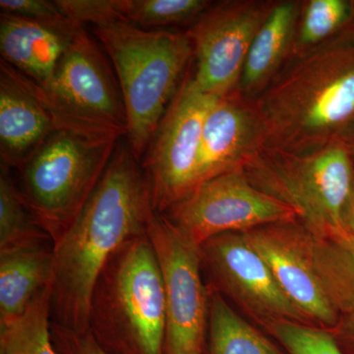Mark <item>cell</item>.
<instances>
[{"label": "cell", "mask_w": 354, "mask_h": 354, "mask_svg": "<svg viewBox=\"0 0 354 354\" xmlns=\"http://www.w3.org/2000/svg\"><path fill=\"white\" fill-rule=\"evenodd\" d=\"M139 162L128 143L118 142L82 211L53 244V323L88 330L93 293L102 270L120 247L147 234L156 211L148 176Z\"/></svg>", "instance_id": "cell-1"}, {"label": "cell", "mask_w": 354, "mask_h": 354, "mask_svg": "<svg viewBox=\"0 0 354 354\" xmlns=\"http://www.w3.org/2000/svg\"><path fill=\"white\" fill-rule=\"evenodd\" d=\"M265 147L305 153L346 144L354 135V31L291 55L252 100Z\"/></svg>", "instance_id": "cell-2"}, {"label": "cell", "mask_w": 354, "mask_h": 354, "mask_svg": "<svg viewBox=\"0 0 354 354\" xmlns=\"http://www.w3.org/2000/svg\"><path fill=\"white\" fill-rule=\"evenodd\" d=\"M88 330L111 354H167L164 283L148 234L127 242L102 270Z\"/></svg>", "instance_id": "cell-3"}, {"label": "cell", "mask_w": 354, "mask_h": 354, "mask_svg": "<svg viewBox=\"0 0 354 354\" xmlns=\"http://www.w3.org/2000/svg\"><path fill=\"white\" fill-rule=\"evenodd\" d=\"M115 70L128 120L127 140L144 158L194 57L188 32L146 30L120 22L93 29Z\"/></svg>", "instance_id": "cell-4"}, {"label": "cell", "mask_w": 354, "mask_h": 354, "mask_svg": "<svg viewBox=\"0 0 354 354\" xmlns=\"http://www.w3.org/2000/svg\"><path fill=\"white\" fill-rule=\"evenodd\" d=\"M242 171L258 189L295 209L297 221L313 236L346 235L344 216L354 176L346 144L305 153L264 147Z\"/></svg>", "instance_id": "cell-5"}, {"label": "cell", "mask_w": 354, "mask_h": 354, "mask_svg": "<svg viewBox=\"0 0 354 354\" xmlns=\"http://www.w3.org/2000/svg\"><path fill=\"white\" fill-rule=\"evenodd\" d=\"M118 142L59 130L21 167L23 194L53 244L82 211Z\"/></svg>", "instance_id": "cell-6"}, {"label": "cell", "mask_w": 354, "mask_h": 354, "mask_svg": "<svg viewBox=\"0 0 354 354\" xmlns=\"http://www.w3.org/2000/svg\"><path fill=\"white\" fill-rule=\"evenodd\" d=\"M41 87L59 130L100 138L127 136V109L118 78L83 27L77 30L50 80Z\"/></svg>", "instance_id": "cell-7"}, {"label": "cell", "mask_w": 354, "mask_h": 354, "mask_svg": "<svg viewBox=\"0 0 354 354\" xmlns=\"http://www.w3.org/2000/svg\"><path fill=\"white\" fill-rule=\"evenodd\" d=\"M218 97L207 94L187 73L144 156L153 209L167 214L196 189L203 127Z\"/></svg>", "instance_id": "cell-8"}, {"label": "cell", "mask_w": 354, "mask_h": 354, "mask_svg": "<svg viewBox=\"0 0 354 354\" xmlns=\"http://www.w3.org/2000/svg\"><path fill=\"white\" fill-rule=\"evenodd\" d=\"M149 239L162 272L167 306V354H204L209 290L202 281L200 246L165 214L155 212Z\"/></svg>", "instance_id": "cell-9"}, {"label": "cell", "mask_w": 354, "mask_h": 354, "mask_svg": "<svg viewBox=\"0 0 354 354\" xmlns=\"http://www.w3.org/2000/svg\"><path fill=\"white\" fill-rule=\"evenodd\" d=\"M277 1L228 0L213 4L188 30L198 87L225 97L239 88L251 44Z\"/></svg>", "instance_id": "cell-10"}, {"label": "cell", "mask_w": 354, "mask_h": 354, "mask_svg": "<svg viewBox=\"0 0 354 354\" xmlns=\"http://www.w3.org/2000/svg\"><path fill=\"white\" fill-rule=\"evenodd\" d=\"M165 215L198 246L225 232L297 221L295 209L258 189L242 171L202 183Z\"/></svg>", "instance_id": "cell-11"}, {"label": "cell", "mask_w": 354, "mask_h": 354, "mask_svg": "<svg viewBox=\"0 0 354 354\" xmlns=\"http://www.w3.org/2000/svg\"><path fill=\"white\" fill-rule=\"evenodd\" d=\"M200 252L214 288L267 332L279 322L314 326L281 290L265 261L241 232L216 235L200 245Z\"/></svg>", "instance_id": "cell-12"}, {"label": "cell", "mask_w": 354, "mask_h": 354, "mask_svg": "<svg viewBox=\"0 0 354 354\" xmlns=\"http://www.w3.org/2000/svg\"><path fill=\"white\" fill-rule=\"evenodd\" d=\"M241 232L265 261L288 299L315 327L334 328L339 314L330 304L314 269L308 230L295 221L269 223Z\"/></svg>", "instance_id": "cell-13"}, {"label": "cell", "mask_w": 354, "mask_h": 354, "mask_svg": "<svg viewBox=\"0 0 354 354\" xmlns=\"http://www.w3.org/2000/svg\"><path fill=\"white\" fill-rule=\"evenodd\" d=\"M264 147V130L252 100L237 91L218 97L203 127L196 189L221 174L242 171Z\"/></svg>", "instance_id": "cell-14"}, {"label": "cell", "mask_w": 354, "mask_h": 354, "mask_svg": "<svg viewBox=\"0 0 354 354\" xmlns=\"http://www.w3.org/2000/svg\"><path fill=\"white\" fill-rule=\"evenodd\" d=\"M55 131L57 118L41 86L1 60V165L21 169Z\"/></svg>", "instance_id": "cell-15"}, {"label": "cell", "mask_w": 354, "mask_h": 354, "mask_svg": "<svg viewBox=\"0 0 354 354\" xmlns=\"http://www.w3.org/2000/svg\"><path fill=\"white\" fill-rule=\"evenodd\" d=\"M80 27H58L1 13V60L39 85H46Z\"/></svg>", "instance_id": "cell-16"}, {"label": "cell", "mask_w": 354, "mask_h": 354, "mask_svg": "<svg viewBox=\"0 0 354 354\" xmlns=\"http://www.w3.org/2000/svg\"><path fill=\"white\" fill-rule=\"evenodd\" d=\"M302 2L277 1L247 55L236 90L242 97L249 100L258 97L290 58Z\"/></svg>", "instance_id": "cell-17"}, {"label": "cell", "mask_w": 354, "mask_h": 354, "mask_svg": "<svg viewBox=\"0 0 354 354\" xmlns=\"http://www.w3.org/2000/svg\"><path fill=\"white\" fill-rule=\"evenodd\" d=\"M48 239L0 250V325L22 315L34 298L50 286L53 254Z\"/></svg>", "instance_id": "cell-18"}, {"label": "cell", "mask_w": 354, "mask_h": 354, "mask_svg": "<svg viewBox=\"0 0 354 354\" xmlns=\"http://www.w3.org/2000/svg\"><path fill=\"white\" fill-rule=\"evenodd\" d=\"M309 248L332 306L339 315L354 311V239L348 235L318 239L310 234Z\"/></svg>", "instance_id": "cell-19"}, {"label": "cell", "mask_w": 354, "mask_h": 354, "mask_svg": "<svg viewBox=\"0 0 354 354\" xmlns=\"http://www.w3.org/2000/svg\"><path fill=\"white\" fill-rule=\"evenodd\" d=\"M208 354H288L232 308L216 288L209 290Z\"/></svg>", "instance_id": "cell-20"}, {"label": "cell", "mask_w": 354, "mask_h": 354, "mask_svg": "<svg viewBox=\"0 0 354 354\" xmlns=\"http://www.w3.org/2000/svg\"><path fill=\"white\" fill-rule=\"evenodd\" d=\"M50 286L15 320L0 325V354H59L51 339Z\"/></svg>", "instance_id": "cell-21"}, {"label": "cell", "mask_w": 354, "mask_h": 354, "mask_svg": "<svg viewBox=\"0 0 354 354\" xmlns=\"http://www.w3.org/2000/svg\"><path fill=\"white\" fill-rule=\"evenodd\" d=\"M351 18V1L308 0L302 2L291 55H300L329 41L348 27Z\"/></svg>", "instance_id": "cell-22"}, {"label": "cell", "mask_w": 354, "mask_h": 354, "mask_svg": "<svg viewBox=\"0 0 354 354\" xmlns=\"http://www.w3.org/2000/svg\"><path fill=\"white\" fill-rule=\"evenodd\" d=\"M41 239L50 236L39 225L24 194L13 183L6 165H1L0 250Z\"/></svg>", "instance_id": "cell-23"}, {"label": "cell", "mask_w": 354, "mask_h": 354, "mask_svg": "<svg viewBox=\"0 0 354 354\" xmlns=\"http://www.w3.org/2000/svg\"><path fill=\"white\" fill-rule=\"evenodd\" d=\"M207 0H128L127 21L146 30L195 23L213 6Z\"/></svg>", "instance_id": "cell-24"}, {"label": "cell", "mask_w": 354, "mask_h": 354, "mask_svg": "<svg viewBox=\"0 0 354 354\" xmlns=\"http://www.w3.org/2000/svg\"><path fill=\"white\" fill-rule=\"evenodd\" d=\"M270 335L288 354H344L329 330L295 322H279Z\"/></svg>", "instance_id": "cell-25"}, {"label": "cell", "mask_w": 354, "mask_h": 354, "mask_svg": "<svg viewBox=\"0 0 354 354\" xmlns=\"http://www.w3.org/2000/svg\"><path fill=\"white\" fill-rule=\"evenodd\" d=\"M55 3L65 18L81 27L127 23L128 0H55Z\"/></svg>", "instance_id": "cell-26"}, {"label": "cell", "mask_w": 354, "mask_h": 354, "mask_svg": "<svg viewBox=\"0 0 354 354\" xmlns=\"http://www.w3.org/2000/svg\"><path fill=\"white\" fill-rule=\"evenodd\" d=\"M1 13L18 16L44 24L67 27L75 25L64 17L55 1L46 0H0Z\"/></svg>", "instance_id": "cell-27"}, {"label": "cell", "mask_w": 354, "mask_h": 354, "mask_svg": "<svg viewBox=\"0 0 354 354\" xmlns=\"http://www.w3.org/2000/svg\"><path fill=\"white\" fill-rule=\"evenodd\" d=\"M51 339L59 354H111L102 348L90 330L77 332L51 322Z\"/></svg>", "instance_id": "cell-28"}, {"label": "cell", "mask_w": 354, "mask_h": 354, "mask_svg": "<svg viewBox=\"0 0 354 354\" xmlns=\"http://www.w3.org/2000/svg\"><path fill=\"white\" fill-rule=\"evenodd\" d=\"M329 330L342 353L354 354V311L341 314L337 325Z\"/></svg>", "instance_id": "cell-29"}, {"label": "cell", "mask_w": 354, "mask_h": 354, "mask_svg": "<svg viewBox=\"0 0 354 354\" xmlns=\"http://www.w3.org/2000/svg\"><path fill=\"white\" fill-rule=\"evenodd\" d=\"M344 228H346V235L354 239V183L346 216H344Z\"/></svg>", "instance_id": "cell-30"}, {"label": "cell", "mask_w": 354, "mask_h": 354, "mask_svg": "<svg viewBox=\"0 0 354 354\" xmlns=\"http://www.w3.org/2000/svg\"><path fill=\"white\" fill-rule=\"evenodd\" d=\"M351 21H349V24L348 26V29L353 30L354 31V1H351Z\"/></svg>", "instance_id": "cell-31"}]
</instances>
